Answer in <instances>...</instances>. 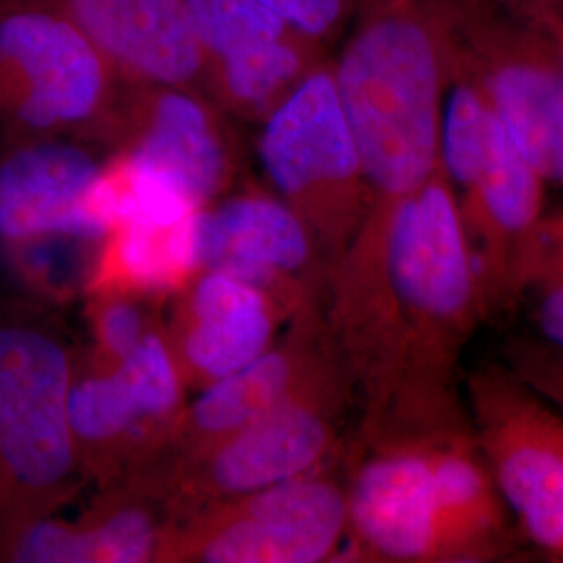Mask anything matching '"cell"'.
<instances>
[{
  "label": "cell",
  "instance_id": "cell-6",
  "mask_svg": "<svg viewBox=\"0 0 563 563\" xmlns=\"http://www.w3.org/2000/svg\"><path fill=\"white\" fill-rule=\"evenodd\" d=\"M357 401L341 360L297 393L199 453L144 467L176 522L328 465L341 441L346 409Z\"/></svg>",
  "mask_w": 563,
  "mask_h": 563
},
{
  "label": "cell",
  "instance_id": "cell-5",
  "mask_svg": "<svg viewBox=\"0 0 563 563\" xmlns=\"http://www.w3.org/2000/svg\"><path fill=\"white\" fill-rule=\"evenodd\" d=\"M439 165L455 197L486 316L514 311L523 251L544 216L543 178L523 159L484 92L453 86L443 99Z\"/></svg>",
  "mask_w": 563,
  "mask_h": 563
},
{
  "label": "cell",
  "instance_id": "cell-2",
  "mask_svg": "<svg viewBox=\"0 0 563 563\" xmlns=\"http://www.w3.org/2000/svg\"><path fill=\"white\" fill-rule=\"evenodd\" d=\"M346 495L357 560L490 562L511 553L504 499L474 437L363 451Z\"/></svg>",
  "mask_w": 563,
  "mask_h": 563
},
{
  "label": "cell",
  "instance_id": "cell-22",
  "mask_svg": "<svg viewBox=\"0 0 563 563\" xmlns=\"http://www.w3.org/2000/svg\"><path fill=\"white\" fill-rule=\"evenodd\" d=\"M92 330L104 367L120 365L151 332L139 295L107 292L92 295Z\"/></svg>",
  "mask_w": 563,
  "mask_h": 563
},
{
  "label": "cell",
  "instance_id": "cell-23",
  "mask_svg": "<svg viewBox=\"0 0 563 563\" xmlns=\"http://www.w3.org/2000/svg\"><path fill=\"white\" fill-rule=\"evenodd\" d=\"M504 363L523 383L563 409V351L541 339L516 336L505 344Z\"/></svg>",
  "mask_w": 563,
  "mask_h": 563
},
{
  "label": "cell",
  "instance_id": "cell-8",
  "mask_svg": "<svg viewBox=\"0 0 563 563\" xmlns=\"http://www.w3.org/2000/svg\"><path fill=\"white\" fill-rule=\"evenodd\" d=\"M262 125L265 176L276 197L305 223L328 278L369 209L367 181L332 69L318 65Z\"/></svg>",
  "mask_w": 563,
  "mask_h": 563
},
{
  "label": "cell",
  "instance_id": "cell-14",
  "mask_svg": "<svg viewBox=\"0 0 563 563\" xmlns=\"http://www.w3.org/2000/svg\"><path fill=\"white\" fill-rule=\"evenodd\" d=\"M220 109L197 90L132 84L113 151L123 148L162 169L209 207L236 176V155Z\"/></svg>",
  "mask_w": 563,
  "mask_h": 563
},
{
  "label": "cell",
  "instance_id": "cell-4",
  "mask_svg": "<svg viewBox=\"0 0 563 563\" xmlns=\"http://www.w3.org/2000/svg\"><path fill=\"white\" fill-rule=\"evenodd\" d=\"M130 88L57 0H0V130L7 141L113 146Z\"/></svg>",
  "mask_w": 563,
  "mask_h": 563
},
{
  "label": "cell",
  "instance_id": "cell-13",
  "mask_svg": "<svg viewBox=\"0 0 563 563\" xmlns=\"http://www.w3.org/2000/svg\"><path fill=\"white\" fill-rule=\"evenodd\" d=\"M202 269H218L262 286L299 311L322 297V265L299 216L265 192H241L202 209Z\"/></svg>",
  "mask_w": 563,
  "mask_h": 563
},
{
  "label": "cell",
  "instance_id": "cell-1",
  "mask_svg": "<svg viewBox=\"0 0 563 563\" xmlns=\"http://www.w3.org/2000/svg\"><path fill=\"white\" fill-rule=\"evenodd\" d=\"M323 313L362 405V446L474 437L462 357L488 320L453 190L441 172L369 205L323 284Z\"/></svg>",
  "mask_w": 563,
  "mask_h": 563
},
{
  "label": "cell",
  "instance_id": "cell-24",
  "mask_svg": "<svg viewBox=\"0 0 563 563\" xmlns=\"http://www.w3.org/2000/svg\"><path fill=\"white\" fill-rule=\"evenodd\" d=\"M311 42H322L341 25L346 0H260Z\"/></svg>",
  "mask_w": 563,
  "mask_h": 563
},
{
  "label": "cell",
  "instance_id": "cell-9",
  "mask_svg": "<svg viewBox=\"0 0 563 563\" xmlns=\"http://www.w3.org/2000/svg\"><path fill=\"white\" fill-rule=\"evenodd\" d=\"M472 432L523 537L563 562V409L507 367L463 376Z\"/></svg>",
  "mask_w": 563,
  "mask_h": 563
},
{
  "label": "cell",
  "instance_id": "cell-20",
  "mask_svg": "<svg viewBox=\"0 0 563 563\" xmlns=\"http://www.w3.org/2000/svg\"><path fill=\"white\" fill-rule=\"evenodd\" d=\"M526 307L539 339L563 351V211L544 213L523 251L514 309Z\"/></svg>",
  "mask_w": 563,
  "mask_h": 563
},
{
  "label": "cell",
  "instance_id": "cell-10",
  "mask_svg": "<svg viewBox=\"0 0 563 563\" xmlns=\"http://www.w3.org/2000/svg\"><path fill=\"white\" fill-rule=\"evenodd\" d=\"M346 532V486L323 465L181 518L172 526L159 562H328L341 551Z\"/></svg>",
  "mask_w": 563,
  "mask_h": 563
},
{
  "label": "cell",
  "instance_id": "cell-12",
  "mask_svg": "<svg viewBox=\"0 0 563 563\" xmlns=\"http://www.w3.org/2000/svg\"><path fill=\"white\" fill-rule=\"evenodd\" d=\"M341 357L322 299L305 305L292 316L284 341L274 342L255 362L205 386L195 402L181 409L162 451L148 465L184 460L218 443L288 399Z\"/></svg>",
  "mask_w": 563,
  "mask_h": 563
},
{
  "label": "cell",
  "instance_id": "cell-7",
  "mask_svg": "<svg viewBox=\"0 0 563 563\" xmlns=\"http://www.w3.org/2000/svg\"><path fill=\"white\" fill-rule=\"evenodd\" d=\"M76 365L46 328L0 323V526L53 514L81 472L67 420Z\"/></svg>",
  "mask_w": 563,
  "mask_h": 563
},
{
  "label": "cell",
  "instance_id": "cell-3",
  "mask_svg": "<svg viewBox=\"0 0 563 563\" xmlns=\"http://www.w3.org/2000/svg\"><path fill=\"white\" fill-rule=\"evenodd\" d=\"M369 205L399 201L439 169L441 65L428 27L401 4L372 11L332 69Z\"/></svg>",
  "mask_w": 563,
  "mask_h": 563
},
{
  "label": "cell",
  "instance_id": "cell-18",
  "mask_svg": "<svg viewBox=\"0 0 563 563\" xmlns=\"http://www.w3.org/2000/svg\"><path fill=\"white\" fill-rule=\"evenodd\" d=\"M484 95L530 167L543 181L563 186V71L505 65L488 78Z\"/></svg>",
  "mask_w": 563,
  "mask_h": 563
},
{
  "label": "cell",
  "instance_id": "cell-19",
  "mask_svg": "<svg viewBox=\"0 0 563 563\" xmlns=\"http://www.w3.org/2000/svg\"><path fill=\"white\" fill-rule=\"evenodd\" d=\"M67 420L78 446L81 470L92 455L101 467L109 465V460L120 462L125 455L148 465L162 449L159 437L144 420L118 367L74 376L67 397Z\"/></svg>",
  "mask_w": 563,
  "mask_h": 563
},
{
  "label": "cell",
  "instance_id": "cell-21",
  "mask_svg": "<svg viewBox=\"0 0 563 563\" xmlns=\"http://www.w3.org/2000/svg\"><path fill=\"white\" fill-rule=\"evenodd\" d=\"M115 367L130 386L144 420L159 437L163 449L181 413L184 397V378L169 342L157 330H151Z\"/></svg>",
  "mask_w": 563,
  "mask_h": 563
},
{
  "label": "cell",
  "instance_id": "cell-11",
  "mask_svg": "<svg viewBox=\"0 0 563 563\" xmlns=\"http://www.w3.org/2000/svg\"><path fill=\"white\" fill-rule=\"evenodd\" d=\"M205 63L207 97L262 123L316 67V42L260 0H184Z\"/></svg>",
  "mask_w": 563,
  "mask_h": 563
},
{
  "label": "cell",
  "instance_id": "cell-17",
  "mask_svg": "<svg viewBox=\"0 0 563 563\" xmlns=\"http://www.w3.org/2000/svg\"><path fill=\"white\" fill-rule=\"evenodd\" d=\"M132 84L207 95L205 63L184 0H57Z\"/></svg>",
  "mask_w": 563,
  "mask_h": 563
},
{
  "label": "cell",
  "instance_id": "cell-16",
  "mask_svg": "<svg viewBox=\"0 0 563 563\" xmlns=\"http://www.w3.org/2000/svg\"><path fill=\"white\" fill-rule=\"evenodd\" d=\"M101 167L86 141L9 142L0 157V244L44 236L101 241L88 218Z\"/></svg>",
  "mask_w": 563,
  "mask_h": 563
},
{
  "label": "cell",
  "instance_id": "cell-15",
  "mask_svg": "<svg viewBox=\"0 0 563 563\" xmlns=\"http://www.w3.org/2000/svg\"><path fill=\"white\" fill-rule=\"evenodd\" d=\"M188 288L167 341L184 384L209 386L255 362L276 342L282 316L297 313L262 286L218 269H202Z\"/></svg>",
  "mask_w": 563,
  "mask_h": 563
}]
</instances>
